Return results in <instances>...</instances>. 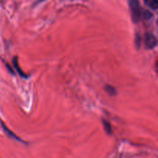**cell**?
<instances>
[{"mask_svg": "<svg viewBox=\"0 0 158 158\" xmlns=\"http://www.w3.org/2000/svg\"><path fill=\"white\" fill-rule=\"evenodd\" d=\"M102 123H103V127H104V129H105V131H106L108 134H111L112 127H111V125H110V123L105 120H102Z\"/></svg>", "mask_w": 158, "mask_h": 158, "instance_id": "obj_4", "label": "cell"}, {"mask_svg": "<svg viewBox=\"0 0 158 158\" xmlns=\"http://www.w3.org/2000/svg\"><path fill=\"white\" fill-rule=\"evenodd\" d=\"M156 70L158 71V61L156 62Z\"/></svg>", "mask_w": 158, "mask_h": 158, "instance_id": "obj_7", "label": "cell"}, {"mask_svg": "<svg viewBox=\"0 0 158 158\" xmlns=\"http://www.w3.org/2000/svg\"><path fill=\"white\" fill-rule=\"evenodd\" d=\"M16 62H17V61H15V60H14V64H15V67L16 68L17 71H18V73H20V76H22V77H26V76L25 75L24 73H23V72H22L21 70H20V67H19V66H18V63H16Z\"/></svg>", "mask_w": 158, "mask_h": 158, "instance_id": "obj_5", "label": "cell"}, {"mask_svg": "<svg viewBox=\"0 0 158 158\" xmlns=\"http://www.w3.org/2000/svg\"><path fill=\"white\" fill-rule=\"evenodd\" d=\"M145 4L153 9H158V0H146Z\"/></svg>", "mask_w": 158, "mask_h": 158, "instance_id": "obj_3", "label": "cell"}, {"mask_svg": "<svg viewBox=\"0 0 158 158\" xmlns=\"http://www.w3.org/2000/svg\"><path fill=\"white\" fill-rule=\"evenodd\" d=\"M106 90H107V92H108L109 94H111V95H112V94H115V89L112 87V86H107Z\"/></svg>", "mask_w": 158, "mask_h": 158, "instance_id": "obj_6", "label": "cell"}, {"mask_svg": "<svg viewBox=\"0 0 158 158\" xmlns=\"http://www.w3.org/2000/svg\"><path fill=\"white\" fill-rule=\"evenodd\" d=\"M129 5L130 12H131V16L133 18V20L134 22H137L140 18L141 15V10L139 8V2L137 1H129Z\"/></svg>", "mask_w": 158, "mask_h": 158, "instance_id": "obj_1", "label": "cell"}, {"mask_svg": "<svg viewBox=\"0 0 158 158\" xmlns=\"http://www.w3.org/2000/svg\"><path fill=\"white\" fill-rule=\"evenodd\" d=\"M145 44L148 48H153L156 44V40L152 34H147L145 36Z\"/></svg>", "mask_w": 158, "mask_h": 158, "instance_id": "obj_2", "label": "cell"}]
</instances>
